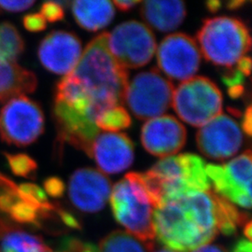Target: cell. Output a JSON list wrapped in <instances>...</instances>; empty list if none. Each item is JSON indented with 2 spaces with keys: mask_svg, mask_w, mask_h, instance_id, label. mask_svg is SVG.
Segmentation results:
<instances>
[{
  "mask_svg": "<svg viewBox=\"0 0 252 252\" xmlns=\"http://www.w3.org/2000/svg\"><path fill=\"white\" fill-rule=\"evenodd\" d=\"M56 214L64 225L70 227L72 229H81V222L78 220L76 217H74L72 213L66 211L62 207H57Z\"/></svg>",
  "mask_w": 252,
  "mask_h": 252,
  "instance_id": "f546056e",
  "label": "cell"
},
{
  "mask_svg": "<svg viewBox=\"0 0 252 252\" xmlns=\"http://www.w3.org/2000/svg\"><path fill=\"white\" fill-rule=\"evenodd\" d=\"M44 114L36 101L19 95L0 109V138L17 147L34 143L44 132Z\"/></svg>",
  "mask_w": 252,
  "mask_h": 252,
  "instance_id": "ba28073f",
  "label": "cell"
},
{
  "mask_svg": "<svg viewBox=\"0 0 252 252\" xmlns=\"http://www.w3.org/2000/svg\"><path fill=\"white\" fill-rule=\"evenodd\" d=\"M206 165L198 155L184 153L162 158L146 173L159 187L162 202L191 192L209 190L211 183Z\"/></svg>",
  "mask_w": 252,
  "mask_h": 252,
  "instance_id": "5b68a950",
  "label": "cell"
},
{
  "mask_svg": "<svg viewBox=\"0 0 252 252\" xmlns=\"http://www.w3.org/2000/svg\"><path fill=\"white\" fill-rule=\"evenodd\" d=\"M156 252H172V251H169V250H166V249H162V250H160V251H157Z\"/></svg>",
  "mask_w": 252,
  "mask_h": 252,
  "instance_id": "60d3db41",
  "label": "cell"
},
{
  "mask_svg": "<svg viewBox=\"0 0 252 252\" xmlns=\"http://www.w3.org/2000/svg\"><path fill=\"white\" fill-rule=\"evenodd\" d=\"M108 33L95 36L71 72L56 85L54 103L95 124L108 108L124 104L129 72L108 49Z\"/></svg>",
  "mask_w": 252,
  "mask_h": 252,
  "instance_id": "6da1fadb",
  "label": "cell"
},
{
  "mask_svg": "<svg viewBox=\"0 0 252 252\" xmlns=\"http://www.w3.org/2000/svg\"><path fill=\"white\" fill-rule=\"evenodd\" d=\"M245 76L237 69H231L222 77V81L228 88L243 85Z\"/></svg>",
  "mask_w": 252,
  "mask_h": 252,
  "instance_id": "4dcf8cb0",
  "label": "cell"
},
{
  "mask_svg": "<svg viewBox=\"0 0 252 252\" xmlns=\"http://www.w3.org/2000/svg\"><path fill=\"white\" fill-rule=\"evenodd\" d=\"M218 199L209 189L162 201L153 212L160 243L176 252H193L210 243L220 233Z\"/></svg>",
  "mask_w": 252,
  "mask_h": 252,
  "instance_id": "7a4b0ae2",
  "label": "cell"
},
{
  "mask_svg": "<svg viewBox=\"0 0 252 252\" xmlns=\"http://www.w3.org/2000/svg\"><path fill=\"white\" fill-rule=\"evenodd\" d=\"M237 70L243 74L244 76H250L252 72V60L249 56H244L237 62Z\"/></svg>",
  "mask_w": 252,
  "mask_h": 252,
  "instance_id": "1f68e13d",
  "label": "cell"
},
{
  "mask_svg": "<svg viewBox=\"0 0 252 252\" xmlns=\"http://www.w3.org/2000/svg\"><path fill=\"white\" fill-rule=\"evenodd\" d=\"M24 27L29 32H41L45 30L47 22L40 13H30L23 19Z\"/></svg>",
  "mask_w": 252,
  "mask_h": 252,
  "instance_id": "4316f807",
  "label": "cell"
},
{
  "mask_svg": "<svg viewBox=\"0 0 252 252\" xmlns=\"http://www.w3.org/2000/svg\"><path fill=\"white\" fill-rule=\"evenodd\" d=\"M108 49L125 68L144 66L157 50L156 39L150 27L137 21L125 22L108 34Z\"/></svg>",
  "mask_w": 252,
  "mask_h": 252,
  "instance_id": "9c48e42d",
  "label": "cell"
},
{
  "mask_svg": "<svg viewBox=\"0 0 252 252\" xmlns=\"http://www.w3.org/2000/svg\"><path fill=\"white\" fill-rule=\"evenodd\" d=\"M197 40L207 61L228 68L246 56L252 47L249 28L241 20L228 16L205 20Z\"/></svg>",
  "mask_w": 252,
  "mask_h": 252,
  "instance_id": "277c9868",
  "label": "cell"
},
{
  "mask_svg": "<svg viewBox=\"0 0 252 252\" xmlns=\"http://www.w3.org/2000/svg\"><path fill=\"white\" fill-rule=\"evenodd\" d=\"M192 252H227L223 248L215 245H206Z\"/></svg>",
  "mask_w": 252,
  "mask_h": 252,
  "instance_id": "8d00e7d4",
  "label": "cell"
},
{
  "mask_svg": "<svg viewBox=\"0 0 252 252\" xmlns=\"http://www.w3.org/2000/svg\"><path fill=\"white\" fill-rule=\"evenodd\" d=\"M71 8L77 24L87 31H98L107 27L115 14L113 3L106 0L74 1Z\"/></svg>",
  "mask_w": 252,
  "mask_h": 252,
  "instance_id": "d6986e66",
  "label": "cell"
},
{
  "mask_svg": "<svg viewBox=\"0 0 252 252\" xmlns=\"http://www.w3.org/2000/svg\"><path fill=\"white\" fill-rule=\"evenodd\" d=\"M196 144L207 158L225 160L238 153L243 144V134L233 118L221 113L199 129Z\"/></svg>",
  "mask_w": 252,
  "mask_h": 252,
  "instance_id": "7c38bea8",
  "label": "cell"
},
{
  "mask_svg": "<svg viewBox=\"0 0 252 252\" xmlns=\"http://www.w3.org/2000/svg\"><path fill=\"white\" fill-rule=\"evenodd\" d=\"M244 92H245L244 85H238V86L228 88V94L233 99H237V98L241 97L244 94Z\"/></svg>",
  "mask_w": 252,
  "mask_h": 252,
  "instance_id": "d590c367",
  "label": "cell"
},
{
  "mask_svg": "<svg viewBox=\"0 0 252 252\" xmlns=\"http://www.w3.org/2000/svg\"><path fill=\"white\" fill-rule=\"evenodd\" d=\"M40 14L45 19L46 22L56 23L64 17L63 8L57 1H49L42 4L40 8Z\"/></svg>",
  "mask_w": 252,
  "mask_h": 252,
  "instance_id": "484cf974",
  "label": "cell"
},
{
  "mask_svg": "<svg viewBox=\"0 0 252 252\" xmlns=\"http://www.w3.org/2000/svg\"><path fill=\"white\" fill-rule=\"evenodd\" d=\"M131 117L126 108L116 106L102 112L95 120V125L99 130L116 133L131 126Z\"/></svg>",
  "mask_w": 252,
  "mask_h": 252,
  "instance_id": "603a6c76",
  "label": "cell"
},
{
  "mask_svg": "<svg viewBox=\"0 0 252 252\" xmlns=\"http://www.w3.org/2000/svg\"><path fill=\"white\" fill-rule=\"evenodd\" d=\"M111 189L108 177L93 168H81L74 172L68 184V194L73 205L89 213L105 207Z\"/></svg>",
  "mask_w": 252,
  "mask_h": 252,
  "instance_id": "9a60e30c",
  "label": "cell"
},
{
  "mask_svg": "<svg viewBox=\"0 0 252 252\" xmlns=\"http://www.w3.org/2000/svg\"><path fill=\"white\" fill-rule=\"evenodd\" d=\"M35 4L34 1H0V10L4 9L9 12H20L28 9Z\"/></svg>",
  "mask_w": 252,
  "mask_h": 252,
  "instance_id": "f1b7e54d",
  "label": "cell"
},
{
  "mask_svg": "<svg viewBox=\"0 0 252 252\" xmlns=\"http://www.w3.org/2000/svg\"><path fill=\"white\" fill-rule=\"evenodd\" d=\"M246 4V1L243 0H234L227 4V8L229 9H237L241 8Z\"/></svg>",
  "mask_w": 252,
  "mask_h": 252,
  "instance_id": "f35d334b",
  "label": "cell"
},
{
  "mask_svg": "<svg viewBox=\"0 0 252 252\" xmlns=\"http://www.w3.org/2000/svg\"></svg>",
  "mask_w": 252,
  "mask_h": 252,
  "instance_id": "b9f144b4",
  "label": "cell"
},
{
  "mask_svg": "<svg viewBox=\"0 0 252 252\" xmlns=\"http://www.w3.org/2000/svg\"><path fill=\"white\" fill-rule=\"evenodd\" d=\"M252 106H249L247 110L245 111L244 115L243 123H242V127L245 134L249 136L252 135Z\"/></svg>",
  "mask_w": 252,
  "mask_h": 252,
  "instance_id": "d6a6232c",
  "label": "cell"
},
{
  "mask_svg": "<svg viewBox=\"0 0 252 252\" xmlns=\"http://www.w3.org/2000/svg\"><path fill=\"white\" fill-rule=\"evenodd\" d=\"M112 3H113V5H115L117 7L118 9H121L123 11H128V10H130L132 8H134L137 4H140L141 2L137 1V0H134V1L116 0V1H114Z\"/></svg>",
  "mask_w": 252,
  "mask_h": 252,
  "instance_id": "836d02e7",
  "label": "cell"
},
{
  "mask_svg": "<svg viewBox=\"0 0 252 252\" xmlns=\"http://www.w3.org/2000/svg\"><path fill=\"white\" fill-rule=\"evenodd\" d=\"M10 171L15 176L26 179H34L37 170V163L26 153H4Z\"/></svg>",
  "mask_w": 252,
  "mask_h": 252,
  "instance_id": "cb8c5ba5",
  "label": "cell"
},
{
  "mask_svg": "<svg viewBox=\"0 0 252 252\" xmlns=\"http://www.w3.org/2000/svg\"><path fill=\"white\" fill-rule=\"evenodd\" d=\"M25 51V41L18 29L9 22L0 23V60L16 63Z\"/></svg>",
  "mask_w": 252,
  "mask_h": 252,
  "instance_id": "7402d4cb",
  "label": "cell"
},
{
  "mask_svg": "<svg viewBox=\"0 0 252 252\" xmlns=\"http://www.w3.org/2000/svg\"><path fill=\"white\" fill-rule=\"evenodd\" d=\"M61 248L64 252H99L94 244L84 242L75 237H66L62 240Z\"/></svg>",
  "mask_w": 252,
  "mask_h": 252,
  "instance_id": "d4e9b609",
  "label": "cell"
},
{
  "mask_svg": "<svg viewBox=\"0 0 252 252\" xmlns=\"http://www.w3.org/2000/svg\"><path fill=\"white\" fill-rule=\"evenodd\" d=\"M152 242H143L124 231H114L100 242L99 252H152Z\"/></svg>",
  "mask_w": 252,
  "mask_h": 252,
  "instance_id": "44dd1931",
  "label": "cell"
},
{
  "mask_svg": "<svg viewBox=\"0 0 252 252\" xmlns=\"http://www.w3.org/2000/svg\"><path fill=\"white\" fill-rule=\"evenodd\" d=\"M252 152L224 164H207L206 173L217 193L244 208L252 207Z\"/></svg>",
  "mask_w": 252,
  "mask_h": 252,
  "instance_id": "30bf717a",
  "label": "cell"
},
{
  "mask_svg": "<svg viewBox=\"0 0 252 252\" xmlns=\"http://www.w3.org/2000/svg\"><path fill=\"white\" fill-rule=\"evenodd\" d=\"M0 252H51V250L40 236L17 229L1 237Z\"/></svg>",
  "mask_w": 252,
  "mask_h": 252,
  "instance_id": "ffe728a7",
  "label": "cell"
},
{
  "mask_svg": "<svg viewBox=\"0 0 252 252\" xmlns=\"http://www.w3.org/2000/svg\"><path fill=\"white\" fill-rule=\"evenodd\" d=\"M186 140V128L171 115L149 120L141 129V142L145 150L162 159L179 153Z\"/></svg>",
  "mask_w": 252,
  "mask_h": 252,
  "instance_id": "5bb4252c",
  "label": "cell"
},
{
  "mask_svg": "<svg viewBox=\"0 0 252 252\" xmlns=\"http://www.w3.org/2000/svg\"><path fill=\"white\" fill-rule=\"evenodd\" d=\"M244 232H245V236H247V239L251 241V240H252V224L251 220H249V221L245 224Z\"/></svg>",
  "mask_w": 252,
  "mask_h": 252,
  "instance_id": "ab89813d",
  "label": "cell"
},
{
  "mask_svg": "<svg viewBox=\"0 0 252 252\" xmlns=\"http://www.w3.org/2000/svg\"><path fill=\"white\" fill-rule=\"evenodd\" d=\"M43 186H44L46 192L54 198H58V197L63 196L64 190H65V185H64L63 180L57 177L48 178L44 181Z\"/></svg>",
  "mask_w": 252,
  "mask_h": 252,
  "instance_id": "83f0119b",
  "label": "cell"
},
{
  "mask_svg": "<svg viewBox=\"0 0 252 252\" xmlns=\"http://www.w3.org/2000/svg\"><path fill=\"white\" fill-rule=\"evenodd\" d=\"M198 44L191 36L175 33L165 36L157 49V63L168 78L185 81L193 78L201 64Z\"/></svg>",
  "mask_w": 252,
  "mask_h": 252,
  "instance_id": "8fae6325",
  "label": "cell"
},
{
  "mask_svg": "<svg viewBox=\"0 0 252 252\" xmlns=\"http://www.w3.org/2000/svg\"><path fill=\"white\" fill-rule=\"evenodd\" d=\"M113 216L128 234L143 242L154 237L153 212L155 206L145 187L141 173H128L117 182L109 196Z\"/></svg>",
  "mask_w": 252,
  "mask_h": 252,
  "instance_id": "3957f363",
  "label": "cell"
},
{
  "mask_svg": "<svg viewBox=\"0 0 252 252\" xmlns=\"http://www.w3.org/2000/svg\"><path fill=\"white\" fill-rule=\"evenodd\" d=\"M140 13L150 27L160 32H169L182 24L186 17V6L179 0H150L142 2Z\"/></svg>",
  "mask_w": 252,
  "mask_h": 252,
  "instance_id": "e0dca14e",
  "label": "cell"
},
{
  "mask_svg": "<svg viewBox=\"0 0 252 252\" xmlns=\"http://www.w3.org/2000/svg\"><path fill=\"white\" fill-rule=\"evenodd\" d=\"M223 98L216 84L203 76L183 81L174 91L172 106L189 126L202 127L221 114Z\"/></svg>",
  "mask_w": 252,
  "mask_h": 252,
  "instance_id": "8992f818",
  "label": "cell"
},
{
  "mask_svg": "<svg viewBox=\"0 0 252 252\" xmlns=\"http://www.w3.org/2000/svg\"><path fill=\"white\" fill-rule=\"evenodd\" d=\"M82 54L81 40L66 31H53L40 42L37 55L47 70L67 75L79 63Z\"/></svg>",
  "mask_w": 252,
  "mask_h": 252,
  "instance_id": "4fadbf2b",
  "label": "cell"
},
{
  "mask_svg": "<svg viewBox=\"0 0 252 252\" xmlns=\"http://www.w3.org/2000/svg\"><path fill=\"white\" fill-rule=\"evenodd\" d=\"M252 242L248 239H240L233 249L232 252H252Z\"/></svg>",
  "mask_w": 252,
  "mask_h": 252,
  "instance_id": "e575fe53",
  "label": "cell"
},
{
  "mask_svg": "<svg viewBox=\"0 0 252 252\" xmlns=\"http://www.w3.org/2000/svg\"><path fill=\"white\" fill-rule=\"evenodd\" d=\"M207 8L210 12H216L219 9H220L221 3L218 0H212V1H208L207 2Z\"/></svg>",
  "mask_w": 252,
  "mask_h": 252,
  "instance_id": "74e56055",
  "label": "cell"
},
{
  "mask_svg": "<svg viewBox=\"0 0 252 252\" xmlns=\"http://www.w3.org/2000/svg\"><path fill=\"white\" fill-rule=\"evenodd\" d=\"M36 86L35 73L17 63L0 60V105L12 97L34 93Z\"/></svg>",
  "mask_w": 252,
  "mask_h": 252,
  "instance_id": "ac0fdd59",
  "label": "cell"
},
{
  "mask_svg": "<svg viewBox=\"0 0 252 252\" xmlns=\"http://www.w3.org/2000/svg\"><path fill=\"white\" fill-rule=\"evenodd\" d=\"M134 144L123 133H102L92 145L91 157L100 170L107 174L125 171L134 162Z\"/></svg>",
  "mask_w": 252,
  "mask_h": 252,
  "instance_id": "2e32d148",
  "label": "cell"
},
{
  "mask_svg": "<svg viewBox=\"0 0 252 252\" xmlns=\"http://www.w3.org/2000/svg\"><path fill=\"white\" fill-rule=\"evenodd\" d=\"M174 84L157 68L138 73L128 82L124 103L139 120L160 117L172 106Z\"/></svg>",
  "mask_w": 252,
  "mask_h": 252,
  "instance_id": "52a82bcc",
  "label": "cell"
}]
</instances>
